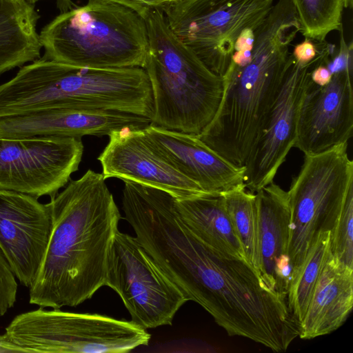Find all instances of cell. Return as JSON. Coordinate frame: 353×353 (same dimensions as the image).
Wrapping results in <instances>:
<instances>
[{
    "label": "cell",
    "mask_w": 353,
    "mask_h": 353,
    "mask_svg": "<svg viewBox=\"0 0 353 353\" xmlns=\"http://www.w3.org/2000/svg\"><path fill=\"white\" fill-rule=\"evenodd\" d=\"M103 174L88 170L48 203L52 227L29 302L75 307L105 286L109 250L121 219Z\"/></svg>",
    "instance_id": "1"
},
{
    "label": "cell",
    "mask_w": 353,
    "mask_h": 353,
    "mask_svg": "<svg viewBox=\"0 0 353 353\" xmlns=\"http://www.w3.org/2000/svg\"><path fill=\"white\" fill-rule=\"evenodd\" d=\"M300 31L291 0H278L254 31L250 61L230 62L223 74V92L211 122L197 137L219 155L243 167L265 127L283 83L289 47Z\"/></svg>",
    "instance_id": "2"
},
{
    "label": "cell",
    "mask_w": 353,
    "mask_h": 353,
    "mask_svg": "<svg viewBox=\"0 0 353 353\" xmlns=\"http://www.w3.org/2000/svg\"><path fill=\"white\" fill-rule=\"evenodd\" d=\"M46 108L117 111L150 119L154 114L143 68L77 67L43 57L0 85V117Z\"/></svg>",
    "instance_id": "3"
},
{
    "label": "cell",
    "mask_w": 353,
    "mask_h": 353,
    "mask_svg": "<svg viewBox=\"0 0 353 353\" xmlns=\"http://www.w3.org/2000/svg\"><path fill=\"white\" fill-rule=\"evenodd\" d=\"M148 48L142 67L152 88V125L199 135L213 119L223 92L212 72L169 28L161 10L143 17Z\"/></svg>",
    "instance_id": "4"
},
{
    "label": "cell",
    "mask_w": 353,
    "mask_h": 353,
    "mask_svg": "<svg viewBox=\"0 0 353 353\" xmlns=\"http://www.w3.org/2000/svg\"><path fill=\"white\" fill-rule=\"evenodd\" d=\"M39 34L45 58L77 67L142 68L148 48L144 18L107 0L60 13Z\"/></svg>",
    "instance_id": "5"
},
{
    "label": "cell",
    "mask_w": 353,
    "mask_h": 353,
    "mask_svg": "<svg viewBox=\"0 0 353 353\" xmlns=\"http://www.w3.org/2000/svg\"><path fill=\"white\" fill-rule=\"evenodd\" d=\"M347 143L305 154L288 191L290 208L288 257L290 281L319 235L332 231L353 187V161Z\"/></svg>",
    "instance_id": "6"
},
{
    "label": "cell",
    "mask_w": 353,
    "mask_h": 353,
    "mask_svg": "<svg viewBox=\"0 0 353 353\" xmlns=\"http://www.w3.org/2000/svg\"><path fill=\"white\" fill-rule=\"evenodd\" d=\"M5 333L28 353L127 352L150 339L131 321L43 307L16 316Z\"/></svg>",
    "instance_id": "7"
},
{
    "label": "cell",
    "mask_w": 353,
    "mask_h": 353,
    "mask_svg": "<svg viewBox=\"0 0 353 353\" xmlns=\"http://www.w3.org/2000/svg\"><path fill=\"white\" fill-rule=\"evenodd\" d=\"M274 0H178L163 12L178 39L214 73L223 77L236 39L265 20Z\"/></svg>",
    "instance_id": "8"
},
{
    "label": "cell",
    "mask_w": 353,
    "mask_h": 353,
    "mask_svg": "<svg viewBox=\"0 0 353 353\" xmlns=\"http://www.w3.org/2000/svg\"><path fill=\"white\" fill-rule=\"evenodd\" d=\"M105 285L121 297L131 321L145 330L171 325L188 301L137 239L119 230L109 250Z\"/></svg>",
    "instance_id": "9"
},
{
    "label": "cell",
    "mask_w": 353,
    "mask_h": 353,
    "mask_svg": "<svg viewBox=\"0 0 353 353\" xmlns=\"http://www.w3.org/2000/svg\"><path fill=\"white\" fill-rule=\"evenodd\" d=\"M315 57L306 63L291 53L284 80L267 124L252 147L245 165L244 185L256 193L273 182L278 170L294 146L299 108L312 82L311 72L321 63H329L332 46L317 42Z\"/></svg>",
    "instance_id": "10"
},
{
    "label": "cell",
    "mask_w": 353,
    "mask_h": 353,
    "mask_svg": "<svg viewBox=\"0 0 353 353\" xmlns=\"http://www.w3.org/2000/svg\"><path fill=\"white\" fill-rule=\"evenodd\" d=\"M79 137L0 138V190L54 196L78 170Z\"/></svg>",
    "instance_id": "11"
},
{
    "label": "cell",
    "mask_w": 353,
    "mask_h": 353,
    "mask_svg": "<svg viewBox=\"0 0 353 353\" xmlns=\"http://www.w3.org/2000/svg\"><path fill=\"white\" fill-rule=\"evenodd\" d=\"M52 227L50 205L29 194L0 190V250L21 284L30 288Z\"/></svg>",
    "instance_id": "12"
},
{
    "label": "cell",
    "mask_w": 353,
    "mask_h": 353,
    "mask_svg": "<svg viewBox=\"0 0 353 353\" xmlns=\"http://www.w3.org/2000/svg\"><path fill=\"white\" fill-rule=\"evenodd\" d=\"M352 70L332 73L320 86L311 82L302 99L294 147L316 154L347 143L353 131Z\"/></svg>",
    "instance_id": "13"
},
{
    "label": "cell",
    "mask_w": 353,
    "mask_h": 353,
    "mask_svg": "<svg viewBox=\"0 0 353 353\" xmlns=\"http://www.w3.org/2000/svg\"><path fill=\"white\" fill-rule=\"evenodd\" d=\"M108 137L98 157L105 179L115 177L158 188L177 200L210 194L162 159L148 143L142 129L123 128Z\"/></svg>",
    "instance_id": "14"
},
{
    "label": "cell",
    "mask_w": 353,
    "mask_h": 353,
    "mask_svg": "<svg viewBox=\"0 0 353 353\" xmlns=\"http://www.w3.org/2000/svg\"><path fill=\"white\" fill-rule=\"evenodd\" d=\"M150 146L181 174L210 194L244 185L245 166L229 162L196 135L149 124L142 129Z\"/></svg>",
    "instance_id": "15"
},
{
    "label": "cell",
    "mask_w": 353,
    "mask_h": 353,
    "mask_svg": "<svg viewBox=\"0 0 353 353\" xmlns=\"http://www.w3.org/2000/svg\"><path fill=\"white\" fill-rule=\"evenodd\" d=\"M150 123L148 117L117 111L46 108L0 117V138L108 136L116 130L142 129Z\"/></svg>",
    "instance_id": "16"
},
{
    "label": "cell",
    "mask_w": 353,
    "mask_h": 353,
    "mask_svg": "<svg viewBox=\"0 0 353 353\" xmlns=\"http://www.w3.org/2000/svg\"><path fill=\"white\" fill-rule=\"evenodd\" d=\"M256 268L266 284L287 297L290 268V208L287 191L274 182L255 193Z\"/></svg>",
    "instance_id": "17"
},
{
    "label": "cell",
    "mask_w": 353,
    "mask_h": 353,
    "mask_svg": "<svg viewBox=\"0 0 353 353\" xmlns=\"http://www.w3.org/2000/svg\"><path fill=\"white\" fill-rule=\"evenodd\" d=\"M353 306V268L341 263L329 250L304 317L299 338L312 339L336 330Z\"/></svg>",
    "instance_id": "18"
},
{
    "label": "cell",
    "mask_w": 353,
    "mask_h": 353,
    "mask_svg": "<svg viewBox=\"0 0 353 353\" xmlns=\"http://www.w3.org/2000/svg\"><path fill=\"white\" fill-rule=\"evenodd\" d=\"M39 18L26 0H0V75L41 57Z\"/></svg>",
    "instance_id": "19"
},
{
    "label": "cell",
    "mask_w": 353,
    "mask_h": 353,
    "mask_svg": "<svg viewBox=\"0 0 353 353\" xmlns=\"http://www.w3.org/2000/svg\"><path fill=\"white\" fill-rule=\"evenodd\" d=\"M175 203L183 222L203 243L218 252L246 259L221 194L176 199Z\"/></svg>",
    "instance_id": "20"
},
{
    "label": "cell",
    "mask_w": 353,
    "mask_h": 353,
    "mask_svg": "<svg viewBox=\"0 0 353 353\" xmlns=\"http://www.w3.org/2000/svg\"><path fill=\"white\" fill-rule=\"evenodd\" d=\"M330 234L331 231L319 235L296 274L290 281L287 305L299 326L325 263L330 250Z\"/></svg>",
    "instance_id": "21"
},
{
    "label": "cell",
    "mask_w": 353,
    "mask_h": 353,
    "mask_svg": "<svg viewBox=\"0 0 353 353\" xmlns=\"http://www.w3.org/2000/svg\"><path fill=\"white\" fill-rule=\"evenodd\" d=\"M225 210L243 246L247 261L256 265V215L255 193L245 185L221 193Z\"/></svg>",
    "instance_id": "22"
},
{
    "label": "cell",
    "mask_w": 353,
    "mask_h": 353,
    "mask_svg": "<svg viewBox=\"0 0 353 353\" xmlns=\"http://www.w3.org/2000/svg\"><path fill=\"white\" fill-rule=\"evenodd\" d=\"M305 39L325 41L332 31L340 30L344 0H292Z\"/></svg>",
    "instance_id": "23"
},
{
    "label": "cell",
    "mask_w": 353,
    "mask_h": 353,
    "mask_svg": "<svg viewBox=\"0 0 353 353\" xmlns=\"http://www.w3.org/2000/svg\"><path fill=\"white\" fill-rule=\"evenodd\" d=\"M330 250L341 263L353 268V187L331 231Z\"/></svg>",
    "instance_id": "24"
},
{
    "label": "cell",
    "mask_w": 353,
    "mask_h": 353,
    "mask_svg": "<svg viewBox=\"0 0 353 353\" xmlns=\"http://www.w3.org/2000/svg\"><path fill=\"white\" fill-rule=\"evenodd\" d=\"M17 288L16 277L0 250V316L14 305Z\"/></svg>",
    "instance_id": "25"
},
{
    "label": "cell",
    "mask_w": 353,
    "mask_h": 353,
    "mask_svg": "<svg viewBox=\"0 0 353 353\" xmlns=\"http://www.w3.org/2000/svg\"><path fill=\"white\" fill-rule=\"evenodd\" d=\"M120 3L134 10L143 17L145 13L154 9L162 10L178 0H107Z\"/></svg>",
    "instance_id": "26"
},
{
    "label": "cell",
    "mask_w": 353,
    "mask_h": 353,
    "mask_svg": "<svg viewBox=\"0 0 353 353\" xmlns=\"http://www.w3.org/2000/svg\"><path fill=\"white\" fill-rule=\"evenodd\" d=\"M294 59L301 63H306L312 60L316 54V45L310 39L296 45L292 53Z\"/></svg>",
    "instance_id": "27"
},
{
    "label": "cell",
    "mask_w": 353,
    "mask_h": 353,
    "mask_svg": "<svg viewBox=\"0 0 353 353\" xmlns=\"http://www.w3.org/2000/svg\"><path fill=\"white\" fill-rule=\"evenodd\" d=\"M328 63H321L316 66L311 72V79L315 84L323 86L327 84L332 77V73L327 67Z\"/></svg>",
    "instance_id": "28"
},
{
    "label": "cell",
    "mask_w": 353,
    "mask_h": 353,
    "mask_svg": "<svg viewBox=\"0 0 353 353\" xmlns=\"http://www.w3.org/2000/svg\"><path fill=\"white\" fill-rule=\"evenodd\" d=\"M255 41L254 30L250 28L243 30L234 43V51L252 50Z\"/></svg>",
    "instance_id": "29"
},
{
    "label": "cell",
    "mask_w": 353,
    "mask_h": 353,
    "mask_svg": "<svg viewBox=\"0 0 353 353\" xmlns=\"http://www.w3.org/2000/svg\"><path fill=\"white\" fill-rule=\"evenodd\" d=\"M2 352H26L27 351L15 344L6 334H0V353Z\"/></svg>",
    "instance_id": "30"
},
{
    "label": "cell",
    "mask_w": 353,
    "mask_h": 353,
    "mask_svg": "<svg viewBox=\"0 0 353 353\" xmlns=\"http://www.w3.org/2000/svg\"><path fill=\"white\" fill-rule=\"evenodd\" d=\"M27 1L28 3H31V4H34L35 3L39 1H41V0H26Z\"/></svg>",
    "instance_id": "31"
}]
</instances>
